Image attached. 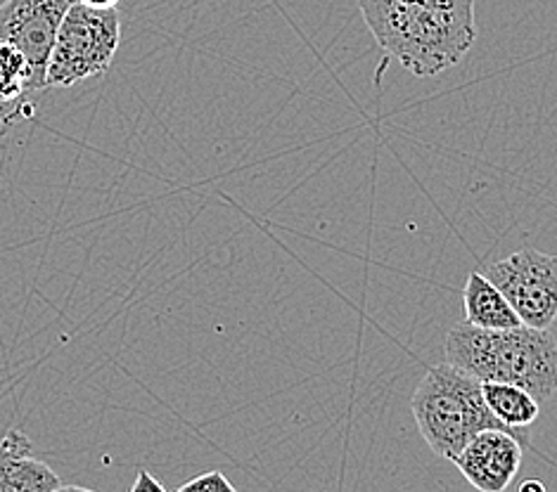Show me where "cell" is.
Returning <instances> with one entry per match:
<instances>
[{"label":"cell","instance_id":"cell-1","mask_svg":"<svg viewBox=\"0 0 557 492\" xmlns=\"http://www.w3.org/2000/svg\"><path fill=\"white\" fill-rule=\"evenodd\" d=\"M476 0H358L377 46L418 78L454 70L476 41Z\"/></svg>","mask_w":557,"mask_h":492},{"label":"cell","instance_id":"cell-2","mask_svg":"<svg viewBox=\"0 0 557 492\" xmlns=\"http://www.w3.org/2000/svg\"><path fill=\"white\" fill-rule=\"evenodd\" d=\"M444 355L474 379L520 386L539 403L557 393V341L548 329H480L460 323L448 331Z\"/></svg>","mask_w":557,"mask_h":492},{"label":"cell","instance_id":"cell-3","mask_svg":"<svg viewBox=\"0 0 557 492\" xmlns=\"http://www.w3.org/2000/svg\"><path fill=\"white\" fill-rule=\"evenodd\" d=\"M410 412L422 441L436 457L454 462L476 433L512 431L488 409L482 381L446 361L428 369L410 398Z\"/></svg>","mask_w":557,"mask_h":492},{"label":"cell","instance_id":"cell-4","mask_svg":"<svg viewBox=\"0 0 557 492\" xmlns=\"http://www.w3.org/2000/svg\"><path fill=\"white\" fill-rule=\"evenodd\" d=\"M122 43V15L119 10H98L72 0L52 46L46 88H72L100 78L112 70Z\"/></svg>","mask_w":557,"mask_h":492},{"label":"cell","instance_id":"cell-5","mask_svg":"<svg viewBox=\"0 0 557 492\" xmlns=\"http://www.w3.org/2000/svg\"><path fill=\"white\" fill-rule=\"evenodd\" d=\"M484 275L508 299L522 325L550 329L557 320V256L524 247L486 265Z\"/></svg>","mask_w":557,"mask_h":492},{"label":"cell","instance_id":"cell-6","mask_svg":"<svg viewBox=\"0 0 557 492\" xmlns=\"http://www.w3.org/2000/svg\"><path fill=\"white\" fill-rule=\"evenodd\" d=\"M72 0H8L0 8V38L20 48L32 66L34 90L46 88V70Z\"/></svg>","mask_w":557,"mask_h":492},{"label":"cell","instance_id":"cell-7","mask_svg":"<svg viewBox=\"0 0 557 492\" xmlns=\"http://www.w3.org/2000/svg\"><path fill=\"white\" fill-rule=\"evenodd\" d=\"M462 478L480 492H506L522 467V443L515 431L476 433L454 459Z\"/></svg>","mask_w":557,"mask_h":492},{"label":"cell","instance_id":"cell-8","mask_svg":"<svg viewBox=\"0 0 557 492\" xmlns=\"http://www.w3.org/2000/svg\"><path fill=\"white\" fill-rule=\"evenodd\" d=\"M60 476L34 457V445L22 431L12 429L0 441V492H52Z\"/></svg>","mask_w":557,"mask_h":492},{"label":"cell","instance_id":"cell-9","mask_svg":"<svg viewBox=\"0 0 557 492\" xmlns=\"http://www.w3.org/2000/svg\"><path fill=\"white\" fill-rule=\"evenodd\" d=\"M462 308H466V323L480 329H512L522 325L508 299L484 273L468 275Z\"/></svg>","mask_w":557,"mask_h":492},{"label":"cell","instance_id":"cell-10","mask_svg":"<svg viewBox=\"0 0 557 492\" xmlns=\"http://www.w3.org/2000/svg\"><path fill=\"white\" fill-rule=\"evenodd\" d=\"M482 393L488 409L512 431L532 427L541 415V403L520 386L482 381Z\"/></svg>","mask_w":557,"mask_h":492},{"label":"cell","instance_id":"cell-11","mask_svg":"<svg viewBox=\"0 0 557 492\" xmlns=\"http://www.w3.org/2000/svg\"><path fill=\"white\" fill-rule=\"evenodd\" d=\"M34 76L26 58L12 43L0 38V104L17 108L34 96Z\"/></svg>","mask_w":557,"mask_h":492},{"label":"cell","instance_id":"cell-12","mask_svg":"<svg viewBox=\"0 0 557 492\" xmlns=\"http://www.w3.org/2000/svg\"><path fill=\"white\" fill-rule=\"evenodd\" d=\"M176 492H237V488L221 471L200 474L193 481L183 483Z\"/></svg>","mask_w":557,"mask_h":492},{"label":"cell","instance_id":"cell-13","mask_svg":"<svg viewBox=\"0 0 557 492\" xmlns=\"http://www.w3.org/2000/svg\"><path fill=\"white\" fill-rule=\"evenodd\" d=\"M34 112L36 108L29 100L24 104H17V108H5V104H0V138H5L12 128L24 122V118H32Z\"/></svg>","mask_w":557,"mask_h":492},{"label":"cell","instance_id":"cell-14","mask_svg":"<svg viewBox=\"0 0 557 492\" xmlns=\"http://www.w3.org/2000/svg\"><path fill=\"white\" fill-rule=\"evenodd\" d=\"M131 492H169L162 483L157 481V478L150 471H138L136 476V483L131 488Z\"/></svg>","mask_w":557,"mask_h":492},{"label":"cell","instance_id":"cell-15","mask_svg":"<svg viewBox=\"0 0 557 492\" xmlns=\"http://www.w3.org/2000/svg\"><path fill=\"white\" fill-rule=\"evenodd\" d=\"M517 492H548V490L541 481H536V478H527V481H522L520 488H517Z\"/></svg>","mask_w":557,"mask_h":492},{"label":"cell","instance_id":"cell-16","mask_svg":"<svg viewBox=\"0 0 557 492\" xmlns=\"http://www.w3.org/2000/svg\"><path fill=\"white\" fill-rule=\"evenodd\" d=\"M76 3L88 5V8H98V10H112L119 5V0H76Z\"/></svg>","mask_w":557,"mask_h":492},{"label":"cell","instance_id":"cell-17","mask_svg":"<svg viewBox=\"0 0 557 492\" xmlns=\"http://www.w3.org/2000/svg\"><path fill=\"white\" fill-rule=\"evenodd\" d=\"M52 492H96V490H88V488H78V485H60L58 490Z\"/></svg>","mask_w":557,"mask_h":492},{"label":"cell","instance_id":"cell-18","mask_svg":"<svg viewBox=\"0 0 557 492\" xmlns=\"http://www.w3.org/2000/svg\"><path fill=\"white\" fill-rule=\"evenodd\" d=\"M5 3H8V0H0V8H3V5H5Z\"/></svg>","mask_w":557,"mask_h":492}]
</instances>
